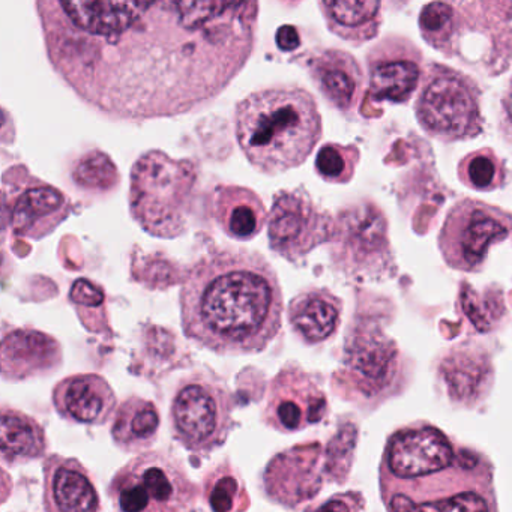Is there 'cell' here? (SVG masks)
<instances>
[{"mask_svg":"<svg viewBox=\"0 0 512 512\" xmlns=\"http://www.w3.org/2000/svg\"><path fill=\"white\" fill-rule=\"evenodd\" d=\"M47 56L85 103L145 121L191 112L241 73L257 2H37Z\"/></svg>","mask_w":512,"mask_h":512,"instance_id":"6da1fadb","label":"cell"},{"mask_svg":"<svg viewBox=\"0 0 512 512\" xmlns=\"http://www.w3.org/2000/svg\"><path fill=\"white\" fill-rule=\"evenodd\" d=\"M283 307L274 269L248 251L208 254L181 289L184 334L220 355L263 352L280 334Z\"/></svg>","mask_w":512,"mask_h":512,"instance_id":"7a4b0ae2","label":"cell"},{"mask_svg":"<svg viewBox=\"0 0 512 512\" xmlns=\"http://www.w3.org/2000/svg\"><path fill=\"white\" fill-rule=\"evenodd\" d=\"M388 512H497L490 464L443 431L404 443L380 469Z\"/></svg>","mask_w":512,"mask_h":512,"instance_id":"3957f363","label":"cell"},{"mask_svg":"<svg viewBox=\"0 0 512 512\" xmlns=\"http://www.w3.org/2000/svg\"><path fill=\"white\" fill-rule=\"evenodd\" d=\"M236 137L251 166L278 175L310 157L322 139V116L305 89H263L238 104Z\"/></svg>","mask_w":512,"mask_h":512,"instance_id":"277c9868","label":"cell"},{"mask_svg":"<svg viewBox=\"0 0 512 512\" xmlns=\"http://www.w3.org/2000/svg\"><path fill=\"white\" fill-rule=\"evenodd\" d=\"M196 181L197 169L190 160H175L160 151L142 155L131 170L134 220L158 238L181 235Z\"/></svg>","mask_w":512,"mask_h":512,"instance_id":"5b68a950","label":"cell"},{"mask_svg":"<svg viewBox=\"0 0 512 512\" xmlns=\"http://www.w3.org/2000/svg\"><path fill=\"white\" fill-rule=\"evenodd\" d=\"M107 496L115 512H193L199 487L175 455L151 451L115 473Z\"/></svg>","mask_w":512,"mask_h":512,"instance_id":"8992f818","label":"cell"},{"mask_svg":"<svg viewBox=\"0 0 512 512\" xmlns=\"http://www.w3.org/2000/svg\"><path fill=\"white\" fill-rule=\"evenodd\" d=\"M481 89L466 74L442 64H430L415 104L422 130L442 142L475 139L484 130Z\"/></svg>","mask_w":512,"mask_h":512,"instance_id":"52a82bcc","label":"cell"},{"mask_svg":"<svg viewBox=\"0 0 512 512\" xmlns=\"http://www.w3.org/2000/svg\"><path fill=\"white\" fill-rule=\"evenodd\" d=\"M170 422L173 436L188 452L209 455L226 443L235 424L232 395L208 374H191L178 383Z\"/></svg>","mask_w":512,"mask_h":512,"instance_id":"ba28073f","label":"cell"},{"mask_svg":"<svg viewBox=\"0 0 512 512\" xmlns=\"http://www.w3.org/2000/svg\"><path fill=\"white\" fill-rule=\"evenodd\" d=\"M512 212L482 200L464 199L446 215L437 245L449 268L479 272L491 245L511 236Z\"/></svg>","mask_w":512,"mask_h":512,"instance_id":"9c48e42d","label":"cell"},{"mask_svg":"<svg viewBox=\"0 0 512 512\" xmlns=\"http://www.w3.org/2000/svg\"><path fill=\"white\" fill-rule=\"evenodd\" d=\"M331 242L332 260L346 274L380 278L395 272L388 223L374 203H359L341 212Z\"/></svg>","mask_w":512,"mask_h":512,"instance_id":"30bf717a","label":"cell"},{"mask_svg":"<svg viewBox=\"0 0 512 512\" xmlns=\"http://www.w3.org/2000/svg\"><path fill=\"white\" fill-rule=\"evenodd\" d=\"M335 221L304 188L280 191L268 220L269 245L289 262H298L323 242L331 241Z\"/></svg>","mask_w":512,"mask_h":512,"instance_id":"8fae6325","label":"cell"},{"mask_svg":"<svg viewBox=\"0 0 512 512\" xmlns=\"http://www.w3.org/2000/svg\"><path fill=\"white\" fill-rule=\"evenodd\" d=\"M328 398L313 376L286 365L268 386L262 421L280 433H296L328 416Z\"/></svg>","mask_w":512,"mask_h":512,"instance_id":"7c38bea8","label":"cell"},{"mask_svg":"<svg viewBox=\"0 0 512 512\" xmlns=\"http://www.w3.org/2000/svg\"><path fill=\"white\" fill-rule=\"evenodd\" d=\"M319 443L296 445L275 455L263 475L269 499L286 508H296L316 496L322 488V476L317 466Z\"/></svg>","mask_w":512,"mask_h":512,"instance_id":"4fadbf2b","label":"cell"},{"mask_svg":"<svg viewBox=\"0 0 512 512\" xmlns=\"http://www.w3.org/2000/svg\"><path fill=\"white\" fill-rule=\"evenodd\" d=\"M397 358V346L380 329L362 325L347 337L344 367L364 394H377L389 385L397 370Z\"/></svg>","mask_w":512,"mask_h":512,"instance_id":"5bb4252c","label":"cell"},{"mask_svg":"<svg viewBox=\"0 0 512 512\" xmlns=\"http://www.w3.org/2000/svg\"><path fill=\"white\" fill-rule=\"evenodd\" d=\"M43 473L44 512H101L97 485L77 458L49 455Z\"/></svg>","mask_w":512,"mask_h":512,"instance_id":"9a60e30c","label":"cell"},{"mask_svg":"<svg viewBox=\"0 0 512 512\" xmlns=\"http://www.w3.org/2000/svg\"><path fill=\"white\" fill-rule=\"evenodd\" d=\"M116 394L100 374H74L53 389V406L59 416L82 425H104L116 409Z\"/></svg>","mask_w":512,"mask_h":512,"instance_id":"2e32d148","label":"cell"},{"mask_svg":"<svg viewBox=\"0 0 512 512\" xmlns=\"http://www.w3.org/2000/svg\"><path fill=\"white\" fill-rule=\"evenodd\" d=\"M418 50L383 49L376 47L370 56V94L376 103L404 104L412 98L422 82L421 56L415 58Z\"/></svg>","mask_w":512,"mask_h":512,"instance_id":"e0dca14e","label":"cell"},{"mask_svg":"<svg viewBox=\"0 0 512 512\" xmlns=\"http://www.w3.org/2000/svg\"><path fill=\"white\" fill-rule=\"evenodd\" d=\"M307 68L317 89L335 109L343 113L356 109L364 74L352 55L341 50H323L308 58Z\"/></svg>","mask_w":512,"mask_h":512,"instance_id":"ac0fdd59","label":"cell"},{"mask_svg":"<svg viewBox=\"0 0 512 512\" xmlns=\"http://www.w3.org/2000/svg\"><path fill=\"white\" fill-rule=\"evenodd\" d=\"M70 214L67 197L44 184L32 181L16 196L11 206V229L23 238L41 239L56 229Z\"/></svg>","mask_w":512,"mask_h":512,"instance_id":"d6986e66","label":"cell"},{"mask_svg":"<svg viewBox=\"0 0 512 512\" xmlns=\"http://www.w3.org/2000/svg\"><path fill=\"white\" fill-rule=\"evenodd\" d=\"M62 362L58 341L43 332L16 329L5 335L2 374L7 380H25L47 373Z\"/></svg>","mask_w":512,"mask_h":512,"instance_id":"ffe728a7","label":"cell"},{"mask_svg":"<svg viewBox=\"0 0 512 512\" xmlns=\"http://www.w3.org/2000/svg\"><path fill=\"white\" fill-rule=\"evenodd\" d=\"M343 302L326 289L299 293L289 305V323L305 344L325 343L340 328Z\"/></svg>","mask_w":512,"mask_h":512,"instance_id":"44dd1931","label":"cell"},{"mask_svg":"<svg viewBox=\"0 0 512 512\" xmlns=\"http://www.w3.org/2000/svg\"><path fill=\"white\" fill-rule=\"evenodd\" d=\"M160 425V410L154 401L140 397L127 398L113 418V442L124 452L146 451L157 440Z\"/></svg>","mask_w":512,"mask_h":512,"instance_id":"7402d4cb","label":"cell"},{"mask_svg":"<svg viewBox=\"0 0 512 512\" xmlns=\"http://www.w3.org/2000/svg\"><path fill=\"white\" fill-rule=\"evenodd\" d=\"M329 31L353 44L373 40L382 25V4L377 0L320 2Z\"/></svg>","mask_w":512,"mask_h":512,"instance_id":"603a6c76","label":"cell"},{"mask_svg":"<svg viewBox=\"0 0 512 512\" xmlns=\"http://www.w3.org/2000/svg\"><path fill=\"white\" fill-rule=\"evenodd\" d=\"M2 461L8 466L29 463L43 457L47 451V437L43 425L28 413L11 407H2Z\"/></svg>","mask_w":512,"mask_h":512,"instance_id":"cb8c5ba5","label":"cell"},{"mask_svg":"<svg viewBox=\"0 0 512 512\" xmlns=\"http://www.w3.org/2000/svg\"><path fill=\"white\" fill-rule=\"evenodd\" d=\"M215 214L223 229L236 239L253 238L265 226V206L259 196L247 188H218Z\"/></svg>","mask_w":512,"mask_h":512,"instance_id":"d4e9b609","label":"cell"},{"mask_svg":"<svg viewBox=\"0 0 512 512\" xmlns=\"http://www.w3.org/2000/svg\"><path fill=\"white\" fill-rule=\"evenodd\" d=\"M440 373L454 400L472 401L484 394L493 370L485 353L461 347L443 359Z\"/></svg>","mask_w":512,"mask_h":512,"instance_id":"484cf974","label":"cell"},{"mask_svg":"<svg viewBox=\"0 0 512 512\" xmlns=\"http://www.w3.org/2000/svg\"><path fill=\"white\" fill-rule=\"evenodd\" d=\"M203 494L211 512H247L251 506L244 478L229 460L206 472Z\"/></svg>","mask_w":512,"mask_h":512,"instance_id":"4316f807","label":"cell"},{"mask_svg":"<svg viewBox=\"0 0 512 512\" xmlns=\"http://www.w3.org/2000/svg\"><path fill=\"white\" fill-rule=\"evenodd\" d=\"M506 176L505 163L490 148L470 152L458 163V178L470 190L484 193L497 190L505 185Z\"/></svg>","mask_w":512,"mask_h":512,"instance_id":"83f0119b","label":"cell"},{"mask_svg":"<svg viewBox=\"0 0 512 512\" xmlns=\"http://www.w3.org/2000/svg\"><path fill=\"white\" fill-rule=\"evenodd\" d=\"M419 29L425 43L445 55H451L458 35V13L451 4L431 2L419 14Z\"/></svg>","mask_w":512,"mask_h":512,"instance_id":"f1b7e54d","label":"cell"},{"mask_svg":"<svg viewBox=\"0 0 512 512\" xmlns=\"http://www.w3.org/2000/svg\"><path fill=\"white\" fill-rule=\"evenodd\" d=\"M359 149L355 145L328 143L320 149L316 158V172L320 178L332 184H347L355 175L359 163Z\"/></svg>","mask_w":512,"mask_h":512,"instance_id":"f546056e","label":"cell"},{"mask_svg":"<svg viewBox=\"0 0 512 512\" xmlns=\"http://www.w3.org/2000/svg\"><path fill=\"white\" fill-rule=\"evenodd\" d=\"M74 179L82 187L107 190L116 184L118 173L110 157L101 152H94L79 161L74 170Z\"/></svg>","mask_w":512,"mask_h":512,"instance_id":"4dcf8cb0","label":"cell"},{"mask_svg":"<svg viewBox=\"0 0 512 512\" xmlns=\"http://www.w3.org/2000/svg\"><path fill=\"white\" fill-rule=\"evenodd\" d=\"M361 499L362 497L355 493L335 494L325 502L311 506L305 512H359Z\"/></svg>","mask_w":512,"mask_h":512,"instance_id":"1f68e13d","label":"cell"},{"mask_svg":"<svg viewBox=\"0 0 512 512\" xmlns=\"http://www.w3.org/2000/svg\"><path fill=\"white\" fill-rule=\"evenodd\" d=\"M71 299L79 304L98 305L103 301V292L89 281L79 280L71 290Z\"/></svg>","mask_w":512,"mask_h":512,"instance_id":"d6a6232c","label":"cell"},{"mask_svg":"<svg viewBox=\"0 0 512 512\" xmlns=\"http://www.w3.org/2000/svg\"><path fill=\"white\" fill-rule=\"evenodd\" d=\"M275 43H277L278 49L281 52H293L301 46V37H299L298 29L292 25L281 26L277 31V37H275Z\"/></svg>","mask_w":512,"mask_h":512,"instance_id":"836d02e7","label":"cell"},{"mask_svg":"<svg viewBox=\"0 0 512 512\" xmlns=\"http://www.w3.org/2000/svg\"><path fill=\"white\" fill-rule=\"evenodd\" d=\"M503 134L512 142V79L509 82L508 89L502 98V124H500Z\"/></svg>","mask_w":512,"mask_h":512,"instance_id":"e575fe53","label":"cell"}]
</instances>
